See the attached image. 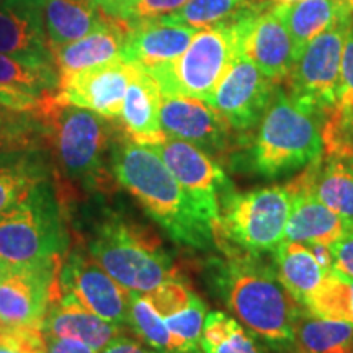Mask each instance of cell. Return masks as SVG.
<instances>
[{
  "label": "cell",
  "mask_w": 353,
  "mask_h": 353,
  "mask_svg": "<svg viewBox=\"0 0 353 353\" xmlns=\"http://www.w3.org/2000/svg\"><path fill=\"white\" fill-rule=\"evenodd\" d=\"M110 170L176 244L196 250H210L216 245L210 221L203 218L151 148L132 143L125 132H118L110 149Z\"/></svg>",
  "instance_id": "obj_1"
},
{
  "label": "cell",
  "mask_w": 353,
  "mask_h": 353,
  "mask_svg": "<svg viewBox=\"0 0 353 353\" xmlns=\"http://www.w3.org/2000/svg\"><path fill=\"white\" fill-rule=\"evenodd\" d=\"M214 265L216 288L242 325L276 352L293 350L294 324L303 306L288 293L275 268L260 255L249 254H231Z\"/></svg>",
  "instance_id": "obj_2"
},
{
  "label": "cell",
  "mask_w": 353,
  "mask_h": 353,
  "mask_svg": "<svg viewBox=\"0 0 353 353\" xmlns=\"http://www.w3.org/2000/svg\"><path fill=\"white\" fill-rule=\"evenodd\" d=\"M43 123L44 148L63 174L85 190H101L108 185L110 149L118 130L113 120L90 110L61 103L54 95H43L37 108Z\"/></svg>",
  "instance_id": "obj_3"
},
{
  "label": "cell",
  "mask_w": 353,
  "mask_h": 353,
  "mask_svg": "<svg viewBox=\"0 0 353 353\" xmlns=\"http://www.w3.org/2000/svg\"><path fill=\"white\" fill-rule=\"evenodd\" d=\"M88 252L126 291L149 293L180 278L174 259L152 231L125 214L108 211L88 236Z\"/></svg>",
  "instance_id": "obj_4"
},
{
  "label": "cell",
  "mask_w": 353,
  "mask_h": 353,
  "mask_svg": "<svg viewBox=\"0 0 353 353\" xmlns=\"http://www.w3.org/2000/svg\"><path fill=\"white\" fill-rule=\"evenodd\" d=\"M319 117L278 83L250 148V170L263 179H278L321 157L324 143Z\"/></svg>",
  "instance_id": "obj_5"
},
{
  "label": "cell",
  "mask_w": 353,
  "mask_h": 353,
  "mask_svg": "<svg viewBox=\"0 0 353 353\" xmlns=\"http://www.w3.org/2000/svg\"><path fill=\"white\" fill-rule=\"evenodd\" d=\"M65 247L64 210L48 176L0 218V259L20 268L59 260Z\"/></svg>",
  "instance_id": "obj_6"
},
{
  "label": "cell",
  "mask_w": 353,
  "mask_h": 353,
  "mask_svg": "<svg viewBox=\"0 0 353 353\" xmlns=\"http://www.w3.org/2000/svg\"><path fill=\"white\" fill-rule=\"evenodd\" d=\"M291 211L286 188L267 187L250 192H234L221 206L213 232L216 245L231 254L262 255L273 252L285 241Z\"/></svg>",
  "instance_id": "obj_7"
},
{
  "label": "cell",
  "mask_w": 353,
  "mask_h": 353,
  "mask_svg": "<svg viewBox=\"0 0 353 353\" xmlns=\"http://www.w3.org/2000/svg\"><path fill=\"white\" fill-rule=\"evenodd\" d=\"M237 57L239 46L232 25L223 23L198 32L182 56L145 72L156 79L162 97L208 101Z\"/></svg>",
  "instance_id": "obj_8"
},
{
  "label": "cell",
  "mask_w": 353,
  "mask_h": 353,
  "mask_svg": "<svg viewBox=\"0 0 353 353\" xmlns=\"http://www.w3.org/2000/svg\"><path fill=\"white\" fill-rule=\"evenodd\" d=\"M353 26V17L322 32L294 61L286 83L288 94L324 117L337 101L343 46Z\"/></svg>",
  "instance_id": "obj_9"
},
{
  "label": "cell",
  "mask_w": 353,
  "mask_h": 353,
  "mask_svg": "<svg viewBox=\"0 0 353 353\" xmlns=\"http://www.w3.org/2000/svg\"><path fill=\"white\" fill-rule=\"evenodd\" d=\"M151 149L162 159L203 218L210 221L214 229L223 201L234 192V185L219 162L196 145L175 138H167Z\"/></svg>",
  "instance_id": "obj_10"
},
{
  "label": "cell",
  "mask_w": 353,
  "mask_h": 353,
  "mask_svg": "<svg viewBox=\"0 0 353 353\" xmlns=\"http://www.w3.org/2000/svg\"><path fill=\"white\" fill-rule=\"evenodd\" d=\"M239 46V56L247 57L275 83L286 82L294 64L293 41L273 0L259 3L229 21Z\"/></svg>",
  "instance_id": "obj_11"
},
{
  "label": "cell",
  "mask_w": 353,
  "mask_h": 353,
  "mask_svg": "<svg viewBox=\"0 0 353 353\" xmlns=\"http://www.w3.org/2000/svg\"><path fill=\"white\" fill-rule=\"evenodd\" d=\"M57 293L72 294L83 307L101 319L128 327L130 291L117 283L81 245L63 259L57 270Z\"/></svg>",
  "instance_id": "obj_12"
},
{
  "label": "cell",
  "mask_w": 353,
  "mask_h": 353,
  "mask_svg": "<svg viewBox=\"0 0 353 353\" xmlns=\"http://www.w3.org/2000/svg\"><path fill=\"white\" fill-rule=\"evenodd\" d=\"M59 260L12 268L0 281V325L7 329L43 327L48 307L57 294Z\"/></svg>",
  "instance_id": "obj_13"
},
{
  "label": "cell",
  "mask_w": 353,
  "mask_h": 353,
  "mask_svg": "<svg viewBox=\"0 0 353 353\" xmlns=\"http://www.w3.org/2000/svg\"><path fill=\"white\" fill-rule=\"evenodd\" d=\"M276 85L252 61L239 56L206 103L236 132L252 131L270 107Z\"/></svg>",
  "instance_id": "obj_14"
},
{
  "label": "cell",
  "mask_w": 353,
  "mask_h": 353,
  "mask_svg": "<svg viewBox=\"0 0 353 353\" xmlns=\"http://www.w3.org/2000/svg\"><path fill=\"white\" fill-rule=\"evenodd\" d=\"M161 126L167 138L187 141L213 159H223L237 145L234 130L211 105L188 97H162Z\"/></svg>",
  "instance_id": "obj_15"
},
{
  "label": "cell",
  "mask_w": 353,
  "mask_h": 353,
  "mask_svg": "<svg viewBox=\"0 0 353 353\" xmlns=\"http://www.w3.org/2000/svg\"><path fill=\"white\" fill-rule=\"evenodd\" d=\"M134 64L125 57H114L108 63L83 69L81 72L61 79L54 99L61 103L90 110L108 118L120 120L123 101L130 85Z\"/></svg>",
  "instance_id": "obj_16"
},
{
  "label": "cell",
  "mask_w": 353,
  "mask_h": 353,
  "mask_svg": "<svg viewBox=\"0 0 353 353\" xmlns=\"http://www.w3.org/2000/svg\"><path fill=\"white\" fill-rule=\"evenodd\" d=\"M121 56L128 63L144 70H152L169 64L182 56L200 30L174 23L165 19L128 23Z\"/></svg>",
  "instance_id": "obj_17"
},
{
  "label": "cell",
  "mask_w": 353,
  "mask_h": 353,
  "mask_svg": "<svg viewBox=\"0 0 353 353\" xmlns=\"http://www.w3.org/2000/svg\"><path fill=\"white\" fill-rule=\"evenodd\" d=\"M290 195L309 193L353 228V167L348 159L317 157L286 183Z\"/></svg>",
  "instance_id": "obj_18"
},
{
  "label": "cell",
  "mask_w": 353,
  "mask_h": 353,
  "mask_svg": "<svg viewBox=\"0 0 353 353\" xmlns=\"http://www.w3.org/2000/svg\"><path fill=\"white\" fill-rule=\"evenodd\" d=\"M128 28V21L113 19L103 13L95 28L85 37L51 50L59 81L83 69L120 57Z\"/></svg>",
  "instance_id": "obj_19"
},
{
  "label": "cell",
  "mask_w": 353,
  "mask_h": 353,
  "mask_svg": "<svg viewBox=\"0 0 353 353\" xmlns=\"http://www.w3.org/2000/svg\"><path fill=\"white\" fill-rule=\"evenodd\" d=\"M44 337H68L99 353L126 327L101 319L82 306L72 294L57 293L43 322Z\"/></svg>",
  "instance_id": "obj_20"
},
{
  "label": "cell",
  "mask_w": 353,
  "mask_h": 353,
  "mask_svg": "<svg viewBox=\"0 0 353 353\" xmlns=\"http://www.w3.org/2000/svg\"><path fill=\"white\" fill-rule=\"evenodd\" d=\"M162 94L156 79L134 65L121 110V131L132 143L152 148L164 143L167 134L161 126Z\"/></svg>",
  "instance_id": "obj_21"
},
{
  "label": "cell",
  "mask_w": 353,
  "mask_h": 353,
  "mask_svg": "<svg viewBox=\"0 0 353 353\" xmlns=\"http://www.w3.org/2000/svg\"><path fill=\"white\" fill-rule=\"evenodd\" d=\"M0 52L37 63H54L41 8L13 6L0 10Z\"/></svg>",
  "instance_id": "obj_22"
},
{
  "label": "cell",
  "mask_w": 353,
  "mask_h": 353,
  "mask_svg": "<svg viewBox=\"0 0 353 353\" xmlns=\"http://www.w3.org/2000/svg\"><path fill=\"white\" fill-rule=\"evenodd\" d=\"M291 196V211L286 224L285 239L312 245H327L342 239L352 231V226L337 213L327 208L309 193Z\"/></svg>",
  "instance_id": "obj_23"
},
{
  "label": "cell",
  "mask_w": 353,
  "mask_h": 353,
  "mask_svg": "<svg viewBox=\"0 0 353 353\" xmlns=\"http://www.w3.org/2000/svg\"><path fill=\"white\" fill-rule=\"evenodd\" d=\"M276 8L293 41L294 61L322 32L353 17V0H301L294 3H276Z\"/></svg>",
  "instance_id": "obj_24"
},
{
  "label": "cell",
  "mask_w": 353,
  "mask_h": 353,
  "mask_svg": "<svg viewBox=\"0 0 353 353\" xmlns=\"http://www.w3.org/2000/svg\"><path fill=\"white\" fill-rule=\"evenodd\" d=\"M273 259L278 278L299 306L329 273L316 257L312 247L303 242L285 239L273 250Z\"/></svg>",
  "instance_id": "obj_25"
},
{
  "label": "cell",
  "mask_w": 353,
  "mask_h": 353,
  "mask_svg": "<svg viewBox=\"0 0 353 353\" xmlns=\"http://www.w3.org/2000/svg\"><path fill=\"white\" fill-rule=\"evenodd\" d=\"M103 12L94 0H44L41 17L51 50L77 41L90 33Z\"/></svg>",
  "instance_id": "obj_26"
},
{
  "label": "cell",
  "mask_w": 353,
  "mask_h": 353,
  "mask_svg": "<svg viewBox=\"0 0 353 353\" xmlns=\"http://www.w3.org/2000/svg\"><path fill=\"white\" fill-rule=\"evenodd\" d=\"M293 352L353 353V324L322 319L301 307L294 324Z\"/></svg>",
  "instance_id": "obj_27"
},
{
  "label": "cell",
  "mask_w": 353,
  "mask_h": 353,
  "mask_svg": "<svg viewBox=\"0 0 353 353\" xmlns=\"http://www.w3.org/2000/svg\"><path fill=\"white\" fill-rule=\"evenodd\" d=\"M48 164L38 151L0 156V218L19 203L30 188L48 179Z\"/></svg>",
  "instance_id": "obj_28"
},
{
  "label": "cell",
  "mask_w": 353,
  "mask_h": 353,
  "mask_svg": "<svg viewBox=\"0 0 353 353\" xmlns=\"http://www.w3.org/2000/svg\"><path fill=\"white\" fill-rule=\"evenodd\" d=\"M200 348L203 353H265L255 335L223 311L206 314Z\"/></svg>",
  "instance_id": "obj_29"
},
{
  "label": "cell",
  "mask_w": 353,
  "mask_h": 353,
  "mask_svg": "<svg viewBox=\"0 0 353 353\" xmlns=\"http://www.w3.org/2000/svg\"><path fill=\"white\" fill-rule=\"evenodd\" d=\"M303 307L322 319L353 324V278L330 270Z\"/></svg>",
  "instance_id": "obj_30"
},
{
  "label": "cell",
  "mask_w": 353,
  "mask_h": 353,
  "mask_svg": "<svg viewBox=\"0 0 353 353\" xmlns=\"http://www.w3.org/2000/svg\"><path fill=\"white\" fill-rule=\"evenodd\" d=\"M0 83L43 97L57 90L59 74L54 63H37L0 52Z\"/></svg>",
  "instance_id": "obj_31"
},
{
  "label": "cell",
  "mask_w": 353,
  "mask_h": 353,
  "mask_svg": "<svg viewBox=\"0 0 353 353\" xmlns=\"http://www.w3.org/2000/svg\"><path fill=\"white\" fill-rule=\"evenodd\" d=\"M43 123L37 110L23 112L0 105V156L12 152L41 151Z\"/></svg>",
  "instance_id": "obj_32"
},
{
  "label": "cell",
  "mask_w": 353,
  "mask_h": 353,
  "mask_svg": "<svg viewBox=\"0 0 353 353\" xmlns=\"http://www.w3.org/2000/svg\"><path fill=\"white\" fill-rule=\"evenodd\" d=\"M260 0H188L182 8L162 19L205 30L236 20Z\"/></svg>",
  "instance_id": "obj_33"
},
{
  "label": "cell",
  "mask_w": 353,
  "mask_h": 353,
  "mask_svg": "<svg viewBox=\"0 0 353 353\" xmlns=\"http://www.w3.org/2000/svg\"><path fill=\"white\" fill-rule=\"evenodd\" d=\"M128 329L139 339L144 345L161 353H176L175 341L167 329L164 317L152 306L145 293L130 291V316Z\"/></svg>",
  "instance_id": "obj_34"
},
{
  "label": "cell",
  "mask_w": 353,
  "mask_h": 353,
  "mask_svg": "<svg viewBox=\"0 0 353 353\" xmlns=\"http://www.w3.org/2000/svg\"><path fill=\"white\" fill-rule=\"evenodd\" d=\"M206 304L195 293L187 306L164 317L169 332L175 341L176 353H200V339L205 324Z\"/></svg>",
  "instance_id": "obj_35"
},
{
  "label": "cell",
  "mask_w": 353,
  "mask_h": 353,
  "mask_svg": "<svg viewBox=\"0 0 353 353\" xmlns=\"http://www.w3.org/2000/svg\"><path fill=\"white\" fill-rule=\"evenodd\" d=\"M324 154L329 157H353V107L332 108L322 121Z\"/></svg>",
  "instance_id": "obj_36"
},
{
  "label": "cell",
  "mask_w": 353,
  "mask_h": 353,
  "mask_svg": "<svg viewBox=\"0 0 353 353\" xmlns=\"http://www.w3.org/2000/svg\"><path fill=\"white\" fill-rule=\"evenodd\" d=\"M0 353H46V337L39 329L0 330Z\"/></svg>",
  "instance_id": "obj_37"
},
{
  "label": "cell",
  "mask_w": 353,
  "mask_h": 353,
  "mask_svg": "<svg viewBox=\"0 0 353 353\" xmlns=\"http://www.w3.org/2000/svg\"><path fill=\"white\" fill-rule=\"evenodd\" d=\"M187 2L188 0H132L125 21L136 23V21L162 19L175 13Z\"/></svg>",
  "instance_id": "obj_38"
},
{
  "label": "cell",
  "mask_w": 353,
  "mask_h": 353,
  "mask_svg": "<svg viewBox=\"0 0 353 353\" xmlns=\"http://www.w3.org/2000/svg\"><path fill=\"white\" fill-rule=\"evenodd\" d=\"M353 107V26L348 32L343 46L341 77H339L337 101L334 108H352Z\"/></svg>",
  "instance_id": "obj_39"
},
{
  "label": "cell",
  "mask_w": 353,
  "mask_h": 353,
  "mask_svg": "<svg viewBox=\"0 0 353 353\" xmlns=\"http://www.w3.org/2000/svg\"><path fill=\"white\" fill-rule=\"evenodd\" d=\"M332 270L353 278V229L341 241L330 245Z\"/></svg>",
  "instance_id": "obj_40"
},
{
  "label": "cell",
  "mask_w": 353,
  "mask_h": 353,
  "mask_svg": "<svg viewBox=\"0 0 353 353\" xmlns=\"http://www.w3.org/2000/svg\"><path fill=\"white\" fill-rule=\"evenodd\" d=\"M39 100H41V97H34L28 92L0 83V105H6V107L15 110H23V112H34L38 108Z\"/></svg>",
  "instance_id": "obj_41"
},
{
  "label": "cell",
  "mask_w": 353,
  "mask_h": 353,
  "mask_svg": "<svg viewBox=\"0 0 353 353\" xmlns=\"http://www.w3.org/2000/svg\"><path fill=\"white\" fill-rule=\"evenodd\" d=\"M99 353H161V352H156L152 350L151 347L144 345L138 337L134 339L126 334H120Z\"/></svg>",
  "instance_id": "obj_42"
},
{
  "label": "cell",
  "mask_w": 353,
  "mask_h": 353,
  "mask_svg": "<svg viewBox=\"0 0 353 353\" xmlns=\"http://www.w3.org/2000/svg\"><path fill=\"white\" fill-rule=\"evenodd\" d=\"M46 353H97L85 343L68 337H46Z\"/></svg>",
  "instance_id": "obj_43"
},
{
  "label": "cell",
  "mask_w": 353,
  "mask_h": 353,
  "mask_svg": "<svg viewBox=\"0 0 353 353\" xmlns=\"http://www.w3.org/2000/svg\"><path fill=\"white\" fill-rule=\"evenodd\" d=\"M132 0H94V3L101 12L118 20H126Z\"/></svg>",
  "instance_id": "obj_44"
},
{
  "label": "cell",
  "mask_w": 353,
  "mask_h": 353,
  "mask_svg": "<svg viewBox=\"0 0 353 353\" xmlns=\"http://www.w3.org/2000/svg\"><path fill=\"white\" fill-rule=\"evenodd\" d=\"M10 272H12V267H10V265H8L7 262H3V260L0 259V281H2L3 278H6Z\"/></svg>",
  "instance_id": "obj_45"
},
{
  "label": "cell",
  "mask_w": 353,
  "mask_h": 353,
  "mask_svg": "<svg viewBox=\"0 0 353 353\" xmlns=\"http://www.w3.org/2000/svg\"><path fill=\"white\" fill-rule=\"evenodd\" d=\"M44 0H15L17 6H33V7H39L41 8Z\"/></svg>",
  "instance_id": "obj_46"
},
{
  "label": "cell",
  "mask_w": 353,
  "mask_h": 353,
  "mask_svg": "<svg viewBox=\"0 0 353 353\" xmlns=\"http://www.w3.org/2000/svg\"><path fill=\"white\" fill-rule=\"evenodd\" d=\"M17 6L15 0H0V10H3V8H8V7H13Z\"/></svg>",
  "instance_id": "obj_47"
},
{
  "label": "cell",
  "mask_w": 353,
  "mask_h": 353,
  "mask_svg": "<svg viewBox=\"0 0 353 353\" xmlns=\"http://www.w3.org/2000/svg\"><path fill=\"white\" fill-rule=\"evenodd\" d=\"M275 2V0H273ZM278 3H294V2H301V0H276Z\"/></svg>",
  "instance_id": "obj_48"
},
{
  "label": "cell",
  "mask_w": 353,
  "mask_h": 353,
  "mask_svg": "<svg viewBox=\"0 0 353 353\" xmlns=\"http://www.w3.org/2000/svg\"><path fill=\"white\" fill-rule=\"evenodd\" d=\"M348 161H350V164H352V167H353V157H352V159H348Z\"/></svg>",
  "instance_id": "obj_49"
},
{
  "label": "cell",
  "mask_w": 353,
  "mask_h": 353,
  "mask_svg": "<svg viewBox=\"0 0 353 353\" xmlns=\"http://www.w3.org/2000/svg\"><path fill=\"white\" fill-rule=\"evenodd\" d=\"M285 353H296V352H293V350H291V352H285Z\"/></svg>",
  "instance_id": "obj_50"
},
{
  "label": "cell",
  "mask_w": 353,
  "mask_h": 353,
  "mask_svg": "<svg viewBox=\"0 0 353 353\" xmlns=\"http://www.w3.org/2000/svg\"><path fill=\"white\" fill-rule=\"evenodd\" d=\"M2 329H3V327H2V325H0V330H2Z\"/></svg>",
  "instance_id": "obj_51"
}]
</instances>
